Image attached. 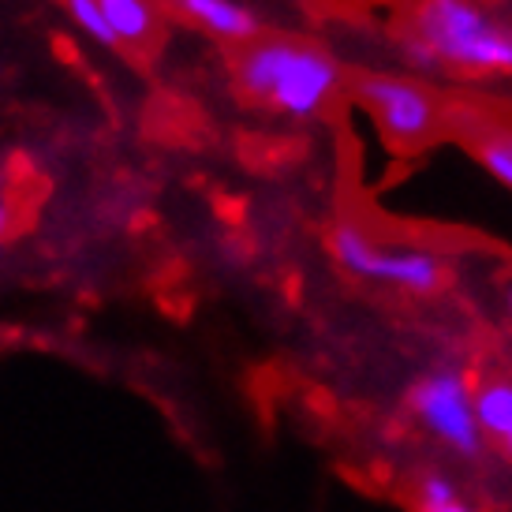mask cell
<instances>
[{"mask_svg": "<svg viewBox=\"0 0 512 512\" xmlns=\"http://www.w3.org/2000/svg\"><path fill=\"white\" fill-rule=\"evenodd\" d=\"M60 4H64V12H68L75 27L83 30V38H90L98 49H116V38L109 23H105V12H101L98 0H60Z\"/></svg>", "mask_w": 512, "mask_h": 512, "instance_id": "obj_10", "label": "cell"}, {"mask_svg": "<svg viewBox=\"0 0 512 512\" xmlns=\"http://www.w3.org/2000/svg\"><path fill=\"white\" fill-rule=\"evenodd\" d=\"M475 154H479V165H483L498 184H505L512 191V135H490L483 143L475 146Z\"/></svg>", "mask_w": 512, "mask_h": 512, "instance_id": "obj_11", "label": "cell"}, {"mask_svg": "<svg viewBox=\"0 0 512 512\" xmlns=\"http://www.w3.org/2000/svg\"><path fill=\"white\" fill-rule=\"evenodd\" d=\"M329 255L337 258V266L344 273H352L359 281L389 285L400 292H415V296H430L449 281V266L434 251L378 243L352 221H341L329 232Z\"/></svg>", "mask_w": 512, "mask_h": 512, "instance_id": "obj_3", "label": "cell"}, {"mask_svg": "<svg viewBox=\"0 0 512 512\" xmlns=\"http://www.w3.org/2000/svg\"><path fill=\"white\" fill-rule=\"evenodd\" d=\"M359 101L374 124L393 143H419L434 128V98L423 83L404 75H367L359 79Z\"/></svg>", "mask_w": 512, "mask_h": 512, "instance_id": "obj_5", "label": "cell"}, {"mask_svg": "<svg viewBox=\"0 0 512 512\" xmlns=\"http://www.w3.org/2000/svg\"><path fill=\"white\" fill-rule=\"evenodd\" d=\"M8 225H12V206H8V180H4V169H0V240L8 236Z\"/></svg>", "mask_w": 512, "mask_h": 512, "instance_id": "obj_12", "label": "cell"}, {"mask_svg": "<svg viewBox=\"0 0 512 512\" xmlns=\"http://www.w3.org/2000/svg\"><path fill=\"white\" fill-rule=\"evenodd\" d=\"M415 512H479L475 501L464 498V490L445 471H427L415 483Z\"/></svg>", "mask_w": 512, "mask_h": 512, "instance_id": "obj_9", "label": "cell"}, {"mask_svg": "<svg viewBox=\"0 0 512 512\" xmlns=\"http://www.w3.org/2000/svg\"><path fill=\"white\" fill-rule=\"evenodd\" d=\"M475 415L483 441H494L512 460V382H486L475 389Z\"/></svg>", "mask_w": 512, "mask_h": 512, "instance_id": "obj_8", "label": "cell"}, {"mask_svg": "<svg viewBox=\"0 0 512 512\" xmlns=\"http://www.w3.org/2000/svg\"><path fill=\"white\" fill-rule=\"evenodd\" d=\"M408 34L427 49L434 72L449 68L475 79L512 75V23L494 19L475 0H423Z\"/></svg>", "mask_w": 512, "mask_h": 512, "instance_id": "obj_2", "label": "cell"}, {"mask_svg": "<svg viewBox=\"0 0 512 512\" xmlns=\"http://www.w3.org/2000/svg\"><path fill=\"white\" fill-rule=\"evenodd\" d=\"M505 307H509V314H512V285H509V292H505Z\"/></svg>", "mask_w": 512, "mask_h": 512, "instance_id": "obj_13", "label": "cell"}, {"mask_svg": "<svg viewBox=\"0 0 512 512\" xmlns=\"http://www.w3.org/2000/svg\"><path fill=\"white\" fill-rule=\"evenodd\" d=\"M408 408H412L415 423L445 449H453L456 456L471 460L486 449L479 415H475V385L460 370L438 367L423 374L408 389Z\"/></svg>", "mask_w": 512, "mask_h": 512, "instance_id": "obj_4", "label": "cell"}, {"mask_svg": "<svg viewBox=\"0 0 512 512\" xmlns=\"http://www.w3.org/2000/svg\"><path fill=\"white\" fill-rule=\"evenodd\" d=\"M419 4H423V0H419Z\"/></svg>", "mask_w": 512, "mask_h": 512, "instance_id": "obj_14", "label": "cell"}, {"mask_svg": "<svg viewBox=\"0 0 512 512\" xmlns=\"http://www.w3.org/2000/svg\"><path fill=\"white\" fill-rule=\"evenodd\" d=\"M172 8L184 15L187 23H195L221 42L251 45L262 38V19L243 0H172Z\"/></svg>", "mask_w": 512, "mask_h": 512, "instance_id": "obj_6", "label": "cell"}, {"mask_svg": "<svg viewBox=\"0 0 512 512\" xmlns=\"http://www.w3.org/2000/svg\"><path fill=\"white\" fill-rule=\"evenodd\" d=\"M105 23L113 30L116 45H128V49H143L154 42L157 34V4L154 0H98Z\"/></svg>", "mask_w": 512, "mask_h": 512, "instance_id": "obj_7", "label": "cell"}, {"mask_svg": "<svg viewBox=\"0 0 512 512\" xmlns=\"http://www.w3.org/2000/svg\"><path fill=\"white\" fill-rule=\"evenodd\" d=\"M344 83L341 60L299 38H258L236 60V86L247 98L288 120H318Z\"/></svg>", "mask_w": 512, "mask_h": 512, "instance_id": "obj_1", "label": "cell"}]
</instances>
